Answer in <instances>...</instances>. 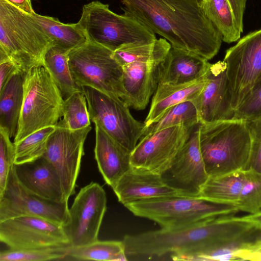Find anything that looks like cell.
<instances>
[{
  "mask_svg": "<svg viewBox=\"0 0 261 261\" xmlns=\"http://www.w3.org/2000/svg\"><path fill=\"white\" fill-rule=\"evenodd\" d=\"M231 216L212 217L179 227L125 235L122 241L127 259L170 255L175 260H204L212 251L257 230L247 223L232 220Z\"/></svg>",
  "mask_w": 261,
  "mask_h": 261,
  "instance_id": "obj_1",
  "label": "cell"
},
{
  "mask_svg": "<svg viewBox=\"0 0 261 261\" xmlns=\"http://www.w3.org/2000/svg\"><path fill=\"white\" fill-rule=\"evenodd\" d=\"M125 13L174 48L198 55L207 60L218 53L221 33L206 17L199 0H122Z\"/></svg>",
  "mask_w": 261,
  "mask_h": 261,
  "instance_id": "obj_2",
  "label": "cell"
},
{
  "mask_svg": "<svg viewBox=\"0 0 261 261\" xmlns=\"http://www.w3.org/2000/svg\"><path fill=\"white\" fill-rule=\"evenodd\" d=\"M200 148L208 176L244 170L252 142L246 120L229 119L199 124Z\"/></svg>",
  "mask_w": 261,
  "mask_h": 261,
  "instance_id": "obj_3",
  "label": "cell"
},
{
  "mask_svg": "<svg viewBox=\"0 0 261 261\" xmlns=\"http://www.w3.org/2000/svg\"><path fill=\"white\" fill-rule=\"evenodd\" d=\"M53 44L33 16L6 0H0V49L23 74L43 65L44 57Z\"/></svg>",
  "mask_w": 261,
  "mask_h": 261,
  "instance_id": "obj_4",
  "label": "cell"
},
{
  "mask_svg": "<svg viewBox=\"0 0 261 261\" xmlns=\"http://www.w3.org/2000/svg\"><path fill=\"white\" fill-rule=\"evenodd\" d=\"M23 86V103L14 144L40 129L56 126L62 116L64 99L43 65L35 66L24 74Z\"/></svg>",
  "mask_w": 261,
  "mask_h": 261,
  "instance_id": "obj_5",
  "label": "cell"
},
{
  "mask_svg": "<svg viewBox=\"0 0 261 261\" xmlns=\"http://www.w3.org/2000/svg\"><path fill=\"white\" fill-rule=\"evenodd\" d=\"M77 23L88 41L113 51L125 45L156 39L155 33L136 19L125 13L118 15L99 1L85 5Z\"/></svg>",
  "mask_w": 261,
  "mask_h": 261,
  "instance_id": "obj_6",
  "label": "cell"
},
{
  "mask_svg": "<svg viewBox=\"0 0 261 261\" xmlns=\"http://www.w3.org/2000/svg\"><path fill=\"white\" fill-rule=\"evenodd\" d=\"M125 206L135 216L153 221L164 228L182 227L217 216L234 215L239 211L233 205L186 196L144 199Z\"/></svg>",
  "mask_w": 261,
  "mask_h": 261,
  "instance_id": "obj_7",
  "label": "cell"
},
{
  "mask_svg": "<svg viewBox=\"0 0 261 261\" xmlns=\"http://www.w3.org/2000/svg\"><path fill=\"white\" fill-rule=\"evenodd\" d=\"M113 52L89 41L71 50L68 63L76 84L122 99L125 95L123 69L113 57Z\"/></svg>",
  "mask_w": 261,
  "mask_h": 261,
  "instance_id": "obj_8",
  "label": "cell"
},
{
  "mask_svg": "<svg viewBox=\"0 0 261 261\" xmlns=\"http://www.w3.org/2000/svg\"><path fill=\"white\" fill-rule=\"evenodd\" d=\"M91 121L97 123L115 141L132 153L145 125L135 119L120 98L88 86H82Z\"/></svg>",
  "mask_w": 261,
  "mask_h": 261,
  "instance_id": "obj_9",
  "label": "cell"
},
{
  "mask_svg": "<svg viewBox=\"0 0 261 261\" xmlns=\"http://www.w3.org/2000/svg\"><path fill=\"white\" fill-rule=\"evenodd\" d=\"M223 61L235 111L261 81V29L240 38L226 50Z\"/></svg>",
  "mask_w": 261,
  "mask_h": 261,
  "instance_id": "obj_10",
  "label": "cell"
},
{
  "mask_svg": "<svg viewBox=\"0 0 261 261\" xmlns=\"http://www.w3.org/2000/svg\"><path fill=\"white\" fill-rule=\"evenodd\" d=\"M0 241L12 249L71 247L63 226L42 218L30 216L1 221Z\"/></svg>",
  "mask_w": 261,
  "mask_h": 261,
  "instance_id": "obj_11",
  "label": "cell"
},
{
  "mask_svg": "<svg viewBox=\"0 0 261 261\" xmlns=\"http://www.w3.org/2000/svg\"><path fill=\"white\" fill-rule=\"evenodd\" d=\"M106 210V193L99 184L91 182L80 189L69 208V221L63 227L71 247L82 246L98 240Z\"/></svg>",
  "mask_w": 261,
  "mask_h": 261,
  "instance_id": "obj_12",
  "label": "cell"
},
{
  "mask_svg": "<svg viewBox=\"0 0 261 261\" xmlns=\"http://www.w3.org/2000/svg\"><path fill=\"white\" fill-rule=\"evenodd\" d=\"M194 128L178 125L141 138L131 153V166L164 175Z\"/></svg>",
  "mask_w": 261,
  "mask_h": 261,
  "instance_id": "obj_13",
  "label": "cell"
},
{
  "mask_svg": "<svg viewBox=\"0 0 261 261\" xmlns=\"http://www.w3.org/2000/svg\"><path fill=\"white\" fill-rule=\"evenodd\" d=\"M22 216L42 218L64 227L69 221L68 201H53L29 191L18 181L13 167L0 194V222Z\"/></svg>",
  "mask_w": 261,
  "mask_h": 261,
  "instance_id": "obj_14",
  "label": "cell"
},
{
  "mask_svg": "<svg viewBox=\"0 0 261 261\" xmlns=\"http://www.w3.org/2000/svg\"><path fill=\"white\" fill-rule=\"evenodd\" d=\"M91 128V125L76 130L56 127L48 138L47 150L43 156L58 174L66 200L75 193L84 154V144Z\"/></svg>",
  "mask_w": 261,
  "mask_h": 261,
  "instance_id": "obj_15",
  "label": "cell"
},
{
  "mask_svg": "<svg viewBox=\"0 0 261 261\" xmlns=\"http://www.w3.org/2000/svg\"><path fill=\"white\" fill-rule=\"evenodd\" d=\"M204 88L192 102L197 111L199 123L231 119L234 111L231 105L226 65L224 61L211 64L206 73Z\"/></svg>",
  "mask_w": 261,
  "mask_h": 261,
  "instance_id": "obj_16",
  "label": "cell"
},
{
  "mask_svg": "<svg viewBox=\"0 0 261 261\" xmlns=\"http://www.w3.org/2000/svg\"><path fill=\"white\" fill-rule=\"evenodd\" d=\"M112 189L118 201L124 206L151 198L173 196H195L170 185L162 175L132 166Z\"/></svg>",
  "mask_w": 261,
  "mask_h": 261,
  "instance_id": "obj_17",
  "label": "cell"
},
{
  "mask_svg": "<svg viewBox=\"0 0 261 261\" xmlns=\"http://www.w3.org/2000/svg\"><path fill=\"white\" fill-rule=\"evenodd\" d=\"M198 125L166 173H170L177 188L199 197L200 190L209 176L200 148Z\"/></svg>",
  "mask_w": 261,
  "mask_h": 261,
  "instance_id": "obj_18",
  "label": "cell"
},
{
  "mask_svg": "<svg viewBox=\"0 0 261 261\" xmlns=\"http://www.w3.org/2000/svg\"><path fill=\"white\" fill-rule=\"evenodd\" d=\"M13 169L18 181L29 191L53 201H68L58 174L44 157L30 163L14 164Z\"/></svg>",
  "mask_w": 261,
  "mask_h": 261,
  "instance_id": "obj_19",
  "label": "cell"
},
{
  "mask_svg": "<svg viewBox=\"0 0 261 261\" xmlns=\"http://www.w3.org/2000/svg\"><path fill=\"white\" fill-rule=\"evenodd\" d=\"M211 64L195 54L171 46L158 67L159 84L180 85L203 77Z\"/></svg>",
  "mask_w": 261,
  "mask_h": 261,
  "instance_id": "obj_20",
  "label": "cell"
},
{
  "mask_svg": "<svg viewBox=\"0 0 261 261\" xmlns=\"http://www.w3.org/2000/svg\"><path fill=\"white\" fill-rule=\"evenodd\" d=\"M159 64L135 62L122 66L125 95L121 99L129 107L145 109L159 83Z\"/></svg>",
  "mask_w": 261,
  "mask_h": 261,
  "instance_id": "obj_21",
  "label": "cell"
},
{
  "mask_svg": "<svg viewBox=\"0 0 261 261\" xmlns=\"http://www.w3.org/2000/svg\"><path fill=\"white\" fill-rule=\"evenodd\" d=\"M95 124V159L106 184L112 188L132 167L130 154L111 138L97 123Z\"/></svg>",
  "mask_w": 261,
  "mask_h": 261,
  "instance_id": "obj_22",
  "label": "cell"
},
{
  "mask_svg": "<svg viewBox=\"0 0 261 261\" xmlns=\"http://www.w3.org/2000/svg\"><path fill=\"white\" fill-rule=\"evenodd\" d=\"M206 81L205 74L198 80L185 84H158L152 99L150 110L144 122L145 127L155 122L170 108L185 101L194 100L202 90Z\"/></svg>",
  "mask_w": 261,
  "mask_h": 261,
  "instance_id": "obj_23",
  "label": "cell"
},
{
  "mask_svg": "<svg viewBox=\"0 0 261 261\" xmlns=\"http://www.w3.org/2000/svg\"><path fill=\"white\" fill-rule=\"evenodd\" d=\"M24 74L15 73L0 89V127L6 129L10 138L15 137L20 116L23 98Z\"/></svg>",
  "mask_w": 261,
  "mask_h": 261,
  "instance_id": "obj_24",
  "label": "cell"
},
{
  "mask_svg": "<svg viewBox=\"0 0 261 261\" xmlns=\"http://www.w3.org/2000/svg\"><path fill=\"white\" fill-rule=\"evenodd\" d=\"M244 180L243 170L209 176L201 187L199 197L212 202L237 207Z\"/></svg>",
  "mask_w": 261,
  "mask_h": 261,
  "instance_id": "obj_25",
  "label": "cell"
},
{
  "mask_svg": "<svg viewBox=\"0 0 261 261\" xmlns=\"http://www.w3.org/2000/svg\"><path fill=\"white\" fill-rule=\"evenodd\" d=\"M70 51L53 44L44 57L43 66L47 69L64 99L74 92L82 91L72 75L68 63Z\"/></svg>",
  "mask_w": 261,
  "mask_h": 261,
  "instance_id": "obj_26",
  "label": "cell"
},
{
  "mask_svg": "<svg viewBox=\"0 0 261 261\" xmlns=\"http://www.w3.org/2000/svg\"><path fill=\"white\" fill-rule=\"evenodd\" d=\"M171 47V44L166 39L160 38L151 43H135L123 45L114 51L112 56L122 66L135 62L160 64Z\"/></svg>",
  "mask_w": 261,
  "mask_h": 261,
  "instance_id": "obj_27",
  "label": "cell"
},
{
  "mask_svg": "<svg viewBox=\"0 0 261 261\" xmlns=\"http://www.w3.org/2000/svg\"><path fill=\"white\" fill-rule=\"evenodd\" d=\"M35 19L43 27L53 44L70 51L88 41L86 36L77 23H64L55 17L34 12Z\"/></svg>",
  "mask_w": 261,
  "mask_h": 261,
  "instance_id": "obj_28",
  "label": "cell"
},
{
  "mask_svg": "<svg viewBox=\"0 0 261 261\" xmlns=\"http://www.w3.org/2000/svg\"><path fill=\"white\" fill-rule=\"evenodd\" d=\"M62 260H128L125 245L120 241H99L69 248Z\"/></svg>",
  "mask_w": 261,
  "mask_h": 261,
  "instance_id": "obj_29",
  "label": "cell"
},
{
  "mask_svg": "<svg viewBox=\"0 0 261 261\" xmlns=\"http://www.w3.org/2000/svg\"><path fill=\"white\" fill-rule=\"evenodd\" d=\"M200 5L206 17L228 43L238 41L242 32L237 24L228 0H199Z\"/></svg>",
  "mask_w": 261,
  "mask_h": 261,
  "instance_id": "obj_30",
  "label": "cell"
},
{
  "mask_svg": "<svg viewBox=\"0 0 261 261\" xmlns=\"http://www.w3.org/2000/svg\"><path fill=\"white\" fill-rule=\"evenodd\" d=\"M199 124L198 115L195 105L192 101H187L170 108L155 122L145 127L141 138L173 126L184 125L194 128Z\"/></svg>",
  "mask_w": 261,
  "mask_h": 261,
  "instance_id": "obj_31",
  "label": "cell"
},
{
  "mask_svg": "<svg viewBox=\"0 0 261 261\" xmlns=\"http://www.w3.org/2000/svg\"><path fill=\"white\" fill-rule=\"evenodd\" d=\"M86 101L83 91L74 92L64 99L62 111L63 118L60 119L56 127L76 130L90 125L91 120Z\"/></svg>",
  "mask_w": 261,
  "mask_h": 261,
  "instance_id": "obj_32",
  "label": "cell"
},
{
  "mask_svg": "<svg viewBox=\"0 0 261 261\" xmlns=\"http://www.w3.org/2000/svg\"><path fill=\"white\" fill-rule=\"evenodd\" d=\"M55 129L56 126H54L44 127L14 144V164L32 162L43 156L47 150L48 138Z\"/></svg>",
  "mask_w": 261,
  "mask_h": 261,
  "instance_id": "obj_33",
  "label": "cell"
},
{
  "mask_svg": "<svg viewBox=\"0 0 261 261\" xmlns=\"http://www.w3.org/2000/svg\"><path fill=\"white\" fill-rule=\"evenodd\" d=\"M239 211L249 214L261 210V174L244 170V180L237 206Z\"/></svg>",
  "mask_w": 261,
  "mask_h": 261,
  "instance_id": "obj_34",
  "label": "cell"
},
{
  "mask_svg": "<svg viewBox=\"0 0 261 261\" xmlns=\"http://www.w3.org/2000/svg\"><path fill=\"white\" fill-rule=\"evenodd\" d=\"M69 247L22 250L9 248L8 250L1 252L0 260H62L66 255Z\"/></svg>",
  "mask_w": 261,
  "mask_h": 261,
  "instance_id": "obj_35",
  "label": "cell"
},
{
  "mask_svg": "<svg viewBox=\"0 0 261 261\" xmlns=\"http://www.w3.org/2000/svg\"><path fill=\"white\" fill-rule=\"evenodd\" d=\"M8 131L0 127V194L4 191L14 165L15 145Z\"/></svg>",
  "mask_w": 261,
  "mask_h": 261,
  "instance_id": "obj_36",
  "label": "cell"
},
{
  "mask_svg": "<svg viewBox=\"0 0 261 261\" xmlns=\"http://www.w3.org/2000/svg\"><path fill=\"white\" fill-rule=\"evenodd\" d=\"M261 117V81L234 111L233 119L250 120Z\"/></svg>",
  "mask_w": 261,
  "mask_h": 261,
  "instance_id": "obj_37",
  "label": "cell"
},
{
  "mask_svg": "<svg viewBox=\"0 0 261 261\" xmlns=\"http://www.w3.org/2000/svg\"><path fill=\"white\" fill-rule=\"evenodd\" d=\"M246 121L252 142L249 158L244 170H251L261 174V117Z\"/></svg>",
  "mask_w": 261,
  "mask_h": 261,
  "instance_id": "obj_38",
  "label": "cell"
},
{
  "mask_svg": "<svg viewBox=\"0 0 261 261\" xmlns=\"http://www.w3.org/2000/svg\"><path fill=\"white\" fill-rule=\"evenodd\" d=\"M247 0H228L237 24L241 32L243 31V17Z\"/></svg>",
  "mask_w": 261,
  "mask_h": 261,
  "instance_id": "obj_39",
  "label": "cell"
},
{
  "mask_svg": "<svg viewBox=\"0 0 261 261\" xmlns=\"http://www.w3.org/2000/svg\"><path fill=\"white\" fill-rule=\"evenodd\" d=\"M20 71L17 66L11 61L0 63V89L16 73Z\"/></svg>",
  "mask_w": 261,
  "mask_h": 261,
  "instance_id": "obj_40",
  "label": "cell"
},
{
  "mask_svg": "<svg viewBox=\"0 0 261 261\" xmlns=\"http://www.w3.org/2000/svg\"><path fill=\"white\" fill-rule=\"evenodd\" d=\"M231 217L233 220L247 223L261 232V210L243 217H234L233 215Z\"/></svg>",
  "mask_w": 261,
  "mask_h": 261,
  "instance_id": "obj_41",
  "label": "cell"
},
{
  "mask_svg": "<svg viewBox=\"0 0 261 261\" xmlns=\"http://www.w3.org/2000/svg\"><path fill=\"white\" fill-rule=\"evenodd\" d=\"M11 4L17 7L19 9L32 15L35 11H34L31 0H6Z\"/></svg>",
  "mask_w": 261,
  "mask_h": 261,
  "instance_id": "obj_42",
  "label": "cell"
},
{
  "mask_svg": "<svg viewBox=\"0 0 261 261\" xmlns=\"http://www.w3.org/2000/svg\"><path fill=\"white\" fill-rule=\"evenodd\" d=\"M241 260L261 261V249L244 250L239 255Z\"/></svg>",
  "mask_w": 261,
  "mask_h": 261,
  "instance_id": "obj_43",
  "label": "cell"
},
{
  "mask_svg": "<svg viewBox=\"0 0 261 261\" xmlns=\"http://www.w3.org/2000/svg\"></svg>",
  "mask_w": 261,
  "mask_h": 261,
  "instance_id": "obj_44",
  "label": "cell"
}]
</instances>
